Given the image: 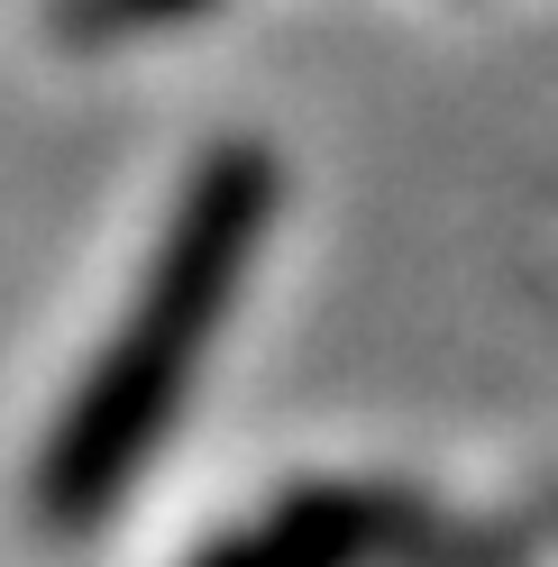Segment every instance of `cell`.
Returning <instances> with one entry per match:
<instances>
[{
	"label": "cell",
	"instance_id": "7a4b0ae2",
	"mask_svg": "<svg viewBox=\"0 0 558 567\" xmlns=\"http://www.w3.org/2000/svg\"><path fill=\"white\" fill-rule=\"evenodd\" d=\"M375 540H385V504L375 494H293L257 530H229L202 567H358Z\"/></svg>",
	"mask_w": 558,
	"mask_h": 567
},
{
	"label": "cell",
	"instance_id": "6da1fadb",
	"mask_svg": "<svg viewBox=\"0 0 558 567\" xmlns=\"http://www.w3.org/2000/svg\"><path fill=\"white\" fill-rule=\"evenodd\" d=\"M248 238H257V184L229 174V184H211L193 202V220H184V238H174V257L156 266L147 302L128 311V330L111 339L101 375L55 421V449L38 467V513L55 530L101 522L120 504V485L147 467L165 412H174V394H184V375H193L202 339H211V321H220L238 266H248Z\"/></svg>",
	"mask_w": 558,
	"mask_h": 567
}]
</instances>
